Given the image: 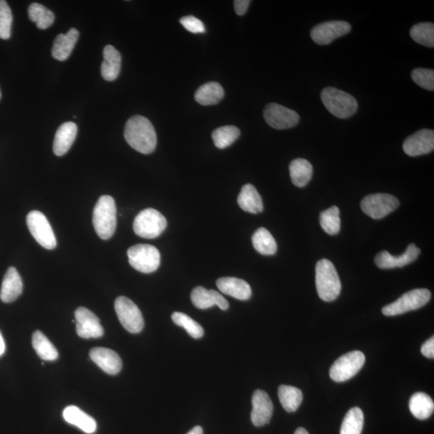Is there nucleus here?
Instances as JSON below:
<instances>
[{
    "mask_svg": "<svg viewBox=\"0 0 434 434\" xmlns=\"http://www.w3.org/2000/svg\"><path fill=\"white\" fill-rule=\"evenodd\" d=\"M237 203L242 210L249 213L257 214L263 211L262 199L251 183H247L242 187Z\"/></svg>",
    "mask_w": 434,
    "mask_h": 434,
    "instance_id": "25",
    "label": "nucleus"
},
{
    "mask_svg": "<svg viewBox=\"0 0 434 434\" xmlns=\"http://www.w3.org/2000/svg\"><path fill=\"white\" fill-rule=\"evenodd\" d=\"M289 169L292 183L298 188L305 187L312 178L313 167L307 159H294L289 164Z\"/></svg>",
    "mask_w": 434,
    "mask_h": 434,
    "instance_id": "28",
    "label": "nucleus"
},
{
    "mask_svg": "<svg viewBox=\"0 0 434 434\" xmlns=\"http://www.w3.org/2000/svg\"><path fill=\"white\" fill-rule=\"evenodd\" d=\"M278 397L284 410L289 413L296 412L303 400L300 389L284 385L278 388Z\"/></svg>",
    "mask_w": 434,
    "mask_h": 434,
    "instance_id": "31",
    "label": "nucleus"
},
{
    "mask_svg": "<svg viewBox=\"0 0 434 434\" xmlns=\"http://www.w3.org/2000/svg\"><path fill=\"white\" fill-rule=\"evenodd\" d=\"M411 78L417 86L427 89V91H434V71L433 69H415L412 72Z\"/></svg>",
    "mask_w": 434,
    "mask_h": 434,
    "instance_id": "40",
    "label": "nucleus"
},
{
    "mask_svg": "<svg viewBox=\"0 0 434 434\" xmlns=\"http://www.w3.org/2000/svg\"><path fill=\"white\" fill-rule=\"evenodd\" d=\"M23 282L16 268L10 267L5 273L0 291V299L3 302H12L21 296Z\"/></svg>",
    "mask_w": 434,
    "mask_h": 434,
    "instance_id": "21",
    "label": "nucleus"
},
{
    "mask_svg": "<svg viewBox=\"0 0 434 434\" xmlns=\"http://www.w3.org/2000/svg\"><path fill=\"white\" fill-rule=\"evenodd\" d=\"M63 417L68 423L81 428L84 433H93L97 430L96 420L77 406L67 407L63 412Z\"/></svg>",
    "mask_w": 434,
    "mask_h": 434,
    "instance_id": "26",
    "label": "nucleus"
},
{
    "mask_svg": "<svg viewBox=\"0 0 434 434\" xmlns=\"http://www.w3.org/2000/svg\"><path fill=\"white\" fill-rule=\"evenodd\" d=\"M167 226L165 217L154 208L144 209L139 213L133 224L134 231L136 235L146 239L161 236Z\"/></svg>",
    "mask_w": 434,
    "mask_h": 434,
    "instance_id": "5",
    "label": "nucleus"
},
{
    "mask_svg": "<svg viewBox=\"0 0 434 434\" xmlns=\"http://www.w3.org/2000/svg\"><path fill=\"white\" fill-rule=\"evenodd\" d=\"M0 98H1V91H0Z\"/></svg>",
    "mask_w": 434,
    "mask_h": 434,
    "instance_id": "47",
    "label": "nucleus"
},
{
    "mask_svg": "<svg viewBox=\"0 0 434 434\" xmlns=\"http://www.w3.org/2000/svg\"><path fill=\"white\" fill-rule=\"evenodd\" d=\"M251 3V1L249 0H235L234 1V9H235V12L238 16H243L246 14Z\"/></svg>",
    "mask_w": 434,
    "mask_h": 434,
    "instance_id": "43",
    "label": "nucleus"
},
{
    "mask_svg": "<svg viewBox=\"0 0 434 434\" xmlns=\"http://www.w3.org/2000/svg\"><path fill=\"white\" fill-rule=\"evenodd\" d=\"M12 14L8 4L0 0V39H8L11 37Z\"/></svg>",
    "mask_w": 434,
    "mask_h": 434,
    "instance_id": "39",
    "label": "nucleus"
},
{
    "mask_svg": "<svg viewBox=\"0 0 434 434\" xmlns=\"http://www.w3.org/2000/svg\"><path fill=\"white\" fill-rule=\"evenodd\" d=\"M103 57L102 76L106 81L113 82L117 79L121 71V54L114 46H107L103 50Z\"/></svg>",
    "mask_w": 434,
    "mask_h": 434,
    "instance_id": "24",
    "label": "nucleus"
},
{
    "mask_svg": "<svg viewBox=\"0 0 434 434\" xmlns=\"http://www.w3.org/2000/svg\"><path fill=\"white\" fill-rule=\"evenodd\" d=\"M351 30V24L345 21L324 22L313 28L311 37L313 42L319 46H327L336 39L345 36Z\"/></svg>",
    "mask_w": 434,
    "mask_h": 434,
    "instance_id": "13",
    "label": "nucleus"
},
{
    "mask_svg": "<svg viewBox=\"0 0 434 434\" xmlns=\"http://www.w3.org/2000/svg\"><path fill=\"white\" fill-rule=\"evenodd\" d=\"M316 284L318 296L323 301H335L341 294V279L335 266L327 259H322L316 264Z\"/></svg>",
    "mask_w": 434,
    "mask_h": 434,
    "instance_id": "2",
    "label": "nucleus"
},
{
    "mask_svg": "<svg viewBox=\"0 0 434 434\" xmlns=\"http://www.w3.org/2000/svg\"><path fill=\"white\" fill-rule=\"evenodd\" d=\"M253 410L251 421L254 426L266 425L273 416V406L268 394L263 390H256L252 397Z\"/></svg>",
    "mask_w": 434,
    "mask_h": 434,
    "instance_id": "17",
    "label": "nucleus"
},
{
    "mask_svg": "<svg viewBox=\"0 0 434 434\" xmlns=\"http://www.w3.org/2000/svg\"><path fill=\"white\" fill-rule=\"evenodd\" d=\"M93 224L98 237L102 240L112 237L117 226V208L112 197L99 198L93 209Z\"/></svg>",
    "mask_w": 434,
    "mask_h": 434,
    "instance_id": "3",
    "label": "nucleus"
},
{
    "mask_svg": "<svg viewBox=\"0 0 434 434\" xmlns=\"http://www.w3.org/2000/svg\"><path fill=\"white\" fill-rule=\"evenodd\" d=\"M363 423L364 416L361 408H352L343 418L341 434H361Z\"/></svg>",
    "mask_w": 434,
    "mask_h": 434,
    "instance_id": "34",
    "label": "nucleus"
},
{
    "mask_svg": "<svg viewBox=\"0 0 434 434\" xmlns=\"http://www.w3.org/2000/svg\"><path fill=\"white\" fill-rule=\"evenodd\" d=\"M191 299L193 305L198 309L211 308L213 306H217L223 311L228 309V302L221 293L216 291H209L202 287H197L193 289L191 293Z\"/></svg>",
    "mask_w": 434,
    "mask_h": 434,
    "instance_id": "19",
    "label": "nucleus"
},
{
    "mask_svg": "<svg viewBox=\"0 0 434 434\" xmlns=\"http://www.w3.org/2000/svg\"><path fill=\"white\" fill-rule=\"evenodd\" d=\"M410 37L414 42L421 46L434 47V24L432 23H419L411 28Z\"/></svg>",
    "mask_w": 434,
    "mask_h": 434,
    "instance_id": "36",
    "label": "nucleus"
},
{
    "mask_svg": "<svg viewBox=\"0 0 434 434\" xmlns=\"http://www.w3.org/2000/svg\"><path fill=\"white\" fill-rule=\"evenodd\" d=\"M76 318V331L82 338H98L104 334L100 319L86 307H79L75 311Z\"/></svg>",
    "mask_w": 434,
    "mask_h": 434,
    "instance_id": "14",
    "label": "nucleus"
},
{
    "mask_svg": "<svg viewBox=\"0 0 434 434\" xmlns=\"http://www.w3.org/2000/svg\"><path fill=\"white\" fill-rule=\"evenodd\" d=\"M294 434H309V433L304 428H298Z\"/></svg>",
    "mask_w": 434,
    "mask_h": 434,
    "instance_id": "46",
    "label": "nucleus"
},
{
    "mask_svg": "<svg viewBox=\"0 0 434 434\" xmlns=\"http://www.w3.org/2000/svg\"><path fill=\"white\" fill-rule=\"evenodd\" d=\"M33 347L37 355L44 361H53L58 358L56 347L42 332L37 331L33 333Z\"/></svg>",
    "mask_w": 434,
    "mask_h": 434,
    "instance_id": "32",
    "label": "nucleus"
},
{
    "mask_svg": "<svg viewBox=\"0 0 434 434\" xmlns=\"http://www.w3.org/2000/svg\"><path fill=\"white\" fill-rule=\"evenodd\" d=\"M433 149L434 132L432 129H421L408 137L403 143L404 152L411 157L431 153Z\"/></svg>",
    "mask_w": 434,
    "mask_h": 434,
    "instance_id": "15",
    "label": "nucleus"
},
{
    "mask_svg": "<svg viewBox=\"0 0 434 434\" xmlns=\"http://www.w3.org/2000/svg\"><path fill=\"white\" fill-rule=\"evenodd\" d=\"M339 209L332 206L320 214V226L329 235H336L341 231V221Z\"/></svg>",
    "mask_w": 434,
    "mask_h": 434,
    "instance_id": "37",
    "label": "nucleus"
},
{
    "mask_svg": "<svg viewBox=\"0 0 434 434\" xmlns=\"http://www.w3.org/2000/svg\"><path fill=\"white\" fill-rule=\"evenodd\" d=\"M431 293L427 289H414L404 293L397 300L383 307L382 313L386 316H397L408 311H416L430 302Z\"/></svg>",
    "mask_w": 434,
    "mask_h": 434,
    "instance_id": "6",
    "label": "nucleus"
},
{
    "mask_svg": "<svg viewBox=\"0 0 434 434\" xmlns=\"http://www.w3.org/2000/svg\"><path fill=\"white\" fill-rule=\"evenodd\" d=\"M364 363H365V356L360 351L344 354L333 363L330 369L332 380L336 382L350 380L361 371Z\"/></svg>",
    "mask_w": 434,
    "mask_h": 434,
    "instance_id": "8",
    "label": "nucleus"
},
{
    "mask_svg": "<svg viewBox=\"0 0 434 434\" xmlns=\"http://www.w3.org/2000/svg\"><path fill=\"white\" fill-rule=\"evenodd\" d=\"M203 428L201 426H196L189 431L187 434H203Z\"/></svg>",
    "mask_w": 434,
    "mask_h": 434,
    "instance_id": "44",
    "label": "nucleus"
},
{
    "mask_svg": "<svg viewBox=\"0 0 434 434\" xmlns=\"http://www.w3.org/2000/svg\"><path fill=\"white\" fill-rule=\"evenodd\" d=\"M263 116L269 126L276 129L293 128L300 120L298 113L276 103L268 104Z\"/></svg>",
    "mask_w": 434,
    "mask_h": 434,
    "instance_id": "12",
    "label": "nucleus"
},
{
    "mask_svg": "<svg viewBox=\"0 0 434 434\" xmlns=\"http://www.w3.org/2000/svg\"><path fill=\"white\" fill-rule=\"evenodd\" d=\"M79 32L76 28H71L66 34H60L55 39L52 49L53 58L64 62L71 56L78 41Z\"/></svg>",
    "mask_w": 434,
    "mask_h": 434,
    "instance_id": "23",
    "label": "nucleus"
},
{
    "mask_svg": "<svg viewBox=\"0 0 434 434\" xmlns=\"http://www.w3.org/2000/svg\"><path fill=\"white\" fill-rule=\"evenodd\" d=\"M240 134V129L235 126H224L216 129L212 134V138L217 148L224 149L237 141Z\"/></svg>",
    "mask_w": 434,
    "mask_h": 434,
    "instance_id": "35",
    "label": "nucleus"
},
{
    "mask_svg": "<svg viewBox=\"0 0 434 434\" xmlns=\"http://www.w3.org/2000/svg\"><path fill=\"white\" fill-rule=\"evenodd\" d=\"M217 286L219 291L227 296L246 301L252 296L251 286L242 279L233 277L219 278Z\"/></svg>",
    "mask_w": 434,
    "mask_h": 434,
    "instance_id": "20",
    "label": "nucleus"
},
{
    "mask_svg": "<svg viewBox=\"0 0 434 434\" xmlns=\"http://www.w3.org/2000/svg\"><path fill=\"white\" fill-rule=\"evenodd\" d=\"M322 102L327 111L338 118H348L355 114L358 102L355 98L341 89L326 87L321 93Z\"/></svg>",
    "mask_w": 434,
    "mask_h": 434,
    "instance_id": "4",
    "label": "nucleus"
},
{
    "mask_svg": "<svg viewBox=\"0 0 434 434\" xmlns=\"http://www.w3.org/2000/svg\"><path fill=\"white\" fill-rule=\"evenodd\" d=\"M410 410L413 415L419 420H426L433 413L434 403L427 394L416 392L410 398Z\"/></svg>",
    "mask_w": 434,
    "mask_h": 434,
    "instance_id": "29",
    "label": "nucleus"
},
{
    "mask_svg": "<svg viewBox=\"0 0 434 434\" xmlns=\"http://www.w3.org/2000/svg\"><path fill=\"white\" fill-rule=\"evenodd\" d=\"M172 321L177 326L181 327L187 331L189 336L194 338H201L203 337L204 331L199 324L193 320L188 314L181 312H174L172 316Z\"/></svg>",
    "mask_w": 434,
    "mask_h": 434,
    "instance_id": "38",
    "label": "nucleus"
},
{
    "mask_svg": "<svg viewBox=\"0 0 434 434\" xmlns=\"http://www.w3.org/2000/svg\"><path fill=\"white\" fill-rule=\"evenodd\" d=\"M400 206L397 197L386 193L369 195L362 199V210L368 217L375 219L386 217Z\"/></svg>",
    "mask_w": 434,
    "mask_h": 434,
    "instance_id": "10",
    "label": "nucleus"
},
{
    "mask_svg": "<svg viewBox=\"0 0 434 434\" xmlns=\"http://www.w3.org/2000/svg\"><path fill=\"white\" fill-rule=\"evenodd\" d=\"M179 22L188 32L196 34L206 33V27L202 21L193 16L183 17Z\"/></svg>",
    "mask_w": 434,
    "mask_h": 434,
    "instance_id": "41",
    "label": "nucleus"
},
{
    "mask_svg": "<svg viewBox=\"0 0 434 434\" xmlns=\"http://www.w3.org/2000/svg\"><path fill=\"white\" fill-rule=\"evenodd\" d=\"M252 242L256 251L262 254V255H273V254L277 253L278 246L275 239L265 228H258L253 233Z\"/></svg>",
    "mask_w": 434,
    "mask_h": 434,
    "instance_id": "30",
    "label": "nucleus"
},
{
    "mask_svg": "<svg viewBox=\"0 0 434 434\" xmlns=\"http://www.w3.org/2000/svg\"><path fill=\"white\" fill-rule=\"evenodd\" d=\"M420 253V248L415 244H410L407 247L406 251L400 256H393L388 251L379 253L375 257V263L379 268L383 269L401 268L416 261Z\"/></svg>",
    "mask_w": 434,
    "mask_h": 434,
    "instance_id": "16",
    "label": "nucleus"
},
{
    "mask_svg": "<svg viewBox=\"0 0 434 434\" xmlns=\"http://www.w3.org/2000/svg\"><path fill=\"white\" fill-rule=\"evenodd\" d=\"M422 354L424 356L428 359L434 358V337L432 336L428 341L422 344L421 348Z\"/></svg>",
    "mask_w": 434,
    "mask_h": 434,
    "instance_id": "42",
    "label": "nucleus"
},
{
    "mask_svg": "<svg viewBox=\"0 0 434 434\" xmlns=\"http://www.w3.org/2000/svg\"><path fill=\"white\" fill-rule=\"evenodd\" d=\"M224 97V91L221 84L212 82L203 84L199 87L196 93H195V99L202 106H213L221 101Z\"/></svg>",
    "mask_w": 434,
    "mask_h": 434,
    "instance_id": "27",
    "label": "nucleus"
},
{
    "mask_svg": "<svg viewBox=\"0 0 434 434\" xmlns=\"http://www.w3.org/2000/svg\"><path fill=\"white\" fill-rule=\"evenodd\" d=\"M124 137L129 146L142 154H152L156 150V129L147 118L134 116L128 119L125 127Z\"/></svg>",
    "mask_w": 434,
    "mask_h": 434,
    "instance_id": "1",
    "label": "nucleus"
},
{
    "mask_svg": "<svg viewBox=\"0 0 434 434\" xmlns=\"http://www.w3.org/2000/svg\"><path fill=\"white\" fill-rule=\"evenodd\" d=\"M129 265L143 273L157 271L161 265V253L151 244H136L128 249Z\"/></svg>",
    "mask_w": 434,
    "mask_h": 434,
    "instance_id": "7",
    "label": "nucleus"
},
{
    "mask_svg": "<svg viewBox=\"0 0 434 434\" xmlns=\"http://www.w3.org/2000/svg\"><path fill=\"white\" fill-rule=\"evenodd\" d=\"M5 352V343L2 336L1 332H0V356L3 355Z\"/></svg>",
    "mask_w": 434,
    "mask_h": 434,
    "instance_id": "45",
    "label": "nucleus"
},
{
    "mask_svg": "<svg viewBox=\"0 0 434 434\" xmlns=\"http://www.w3.org/2000/svg\"><path fill=\"white\" fill-rule=\"evenodd\" d=\"M78 134L77 125L72 122L63 123L57 129L53 143V152L57 156L66 154L72 147Z\"/></svg>",
    "mask_w": 434,
    "mask_h": 434,
    "instance_id": "22",
    "label": "nucleus"
},
{
    "mask_svg": "<svg viewBox=\"0 0 434 434\" xmlns=\"http://www.w3.org/2000/svg\"><path fill=\"white\" fill-rule=\"evenodd\" d=\"M27 224L30 233L42 247L53 249L57 247V239L51 224L46 216L39 211H32L28 214Z\"/></svg>",
    "mask_w": 434,
    "mask_h": 434,
    "instance_id": "11",
    "label": "nucleus"
},
{
    "mask_svg": "<svg viewBox=\"0 0 434 434\" xmlns=\"http://www.w3.org/2000/svg\"><path fill=\"white\" fill-rule=\"evenodd\" d=\"M114 308L122 325L132 334L141 332L144 327L142 312L136 304L127 297H118L114 302Z\"/></svg>",
    "mask_w": 434,
    "mask_h": 434,
    "instance_id": "9",
    "label": "nucleus"
},
{
    "mask_svg": "<svg viewBox=\"0 0 434 434\" xmlns=\"http://www.w3.org/2000/svg\"><path fill=\"white\" fill-rule=\"evenodd\" d=\"M91 360L109 375H117L123 368V362L118 353L111 349L94 347L89 352Z\"/></svg>",
    "mask_w": 434,
    "mask_h": 434,
    "instance_id": "18",
    "label": "nucleus"
},
{
    "mask_svg": "<svg viewBox=\"0 0 434 434\" xmlns=\"http://www.w3.org/2000/svg\"><path fill=\"white\" fill-rule=\"evenodd\" d=\"M28 17L31 21L36 23L39 29H47L52 26L55 16L52 11L42 4L33 3L28 8Z\"/></svg>",
    "mask_w": 434,
    "mask_h": 434,
    "instance_id": "33",
    "label": "nucleus"
}]
</instances>
